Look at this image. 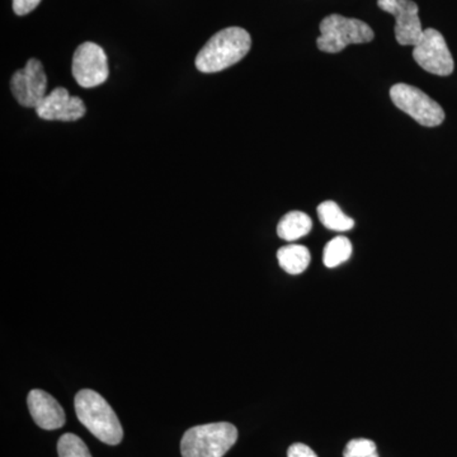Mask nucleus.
<instances>
[{
    "label": "nucleus",
    "mask_w": 457,
    "mask_h": 457,
    "mask_svg": "<svg viewBox=\"0 0 457 457\" xmlns=\"http://www.w3.org/2000/svg\"><path fill=\"white\" fill-rule=\"evenodd\" d=\"M251 35L240 27H228L213 35L196 57L201 73H219L236 65L249 53Z\"/></svg>",
    "instance_id": "nucleus-1"
},
{
    "label": "nucleus",
    "mask_w": 457,
    "mask_h": 457,
    "mask_svg": "<svg viewBox=\"0 0 457 457\" xmlns=\"http://www.w3.org/2000/svg\"><path fill=\"white\" fill-rule=\"evenodd\" d=\"M74 405L78 420L99 441L111 446L122 441L121 423L104 396L95 390L83 389L75 396Z\"/></svg>",
    "instance_id": "nucleus-2"
},
{
    "label": "nucleus",
    "mask_w": 457,
    "mask_h": 457,
    "mask_svg": "<svg viewBox=\"0 0 457 457\" xmlns=\"http://www.w3.org/2000/svg\"><path fill=\"white\" fill-rule=\"evenodd\" d=\"M237 440V427L228 422L192 427L180 441L182 457H222Z\"/></svg>",
    "instance_id": "nucleus-3"
},
{
    "label": "nucleus",
    "mask_w": 457,
    "mask_h": 457,
    "mask_svg": "<svg viewBox=\"0 0 457 457\" xmlns=\"http://www.w3.org/2000/svg\"><path fill=\"white\" fill-rule=\"evenodd\" d=\"M319 29V50L328 54L341 53L348 45L368 44L375 37V33L368 23L339 14H330L324 18Z\"/></svg>",
    "instance_id": "nucleus-4"
},
{
    "label": "nucleus",
    "mask_w": 457,
    "mask_h": 457,
    "mask_svg": "<svg viewBox=\"0 0 457 457\" xmlns=\"http://www.w3.org/2000/svg\"><path fill=\"white\" fill-rule=\"evenodd\" d=\"M390 98L399 110L426 128H436L445 121L444 108L416 87L395 84L390 89Z\"/></svg>",
    "instance_id": "nucleus-5"
},
{
    "label": "nucleus",
    "mask_w": 457,
    "mask_h": 457,
    "mask_svg": "<svg viewBox=\"0 0 457 457\" xmlns=\"http://www.w3.org/2000/svg\"><path fill=\"white\" fill-rule=\"evenodd\" d=\"M413 59L423 71L447 77L453 71L455 62L446 40L437 29H427L413 46Z\"/></svg>",
    "instance_id": "nucleus-6"
},
{
    "label": "nucleus",
    "mask_w": 457,
    "mask_h": 457,
    "mask_svg": "<svg viewBox=\"0 0 457 457\" xmlns=\"http://www.w3.org/2000/svg\"><path fill=\"white\" fill-rule=\"evenodd\" d=\"M108 74L107 55L95 42H84L73 56V75L83 88H95L106 82Z\"/></svg>",
    "instance_id": "nucleus-7"
},
{
    "label": "nucleus",
    "mask_w": 457,
    "mask_h": 457,
    "mask_svg": "<svg viewBox=\"0 0 457 457\" xmlns=\"http://www.w3.org/2000/svg\"><path fill=\"white\" fill-rule=\"evenodd\" d=\"M11 89L21 106L36 110L47 96V78L41 62L37 59L29 60L25 68L12 77Z\"/></svg>",
    "instance_id": "nucleus-8"
},
{
    "label": "nucleus",
    "mask_w": 457,
    "mask_h": 457,
    "mask_svg": "<svg viewBox=\"0 0 457 457\" xmlns=\"http://www.w3.org/2000/svg\"><path fill=\"white\" fill-rule=\"evenodd\" d=\"M378 8L395 17V37L403 46H414L422 37L418 5L411 0H378Z\"/></svg>",
    "instance_id": "nucleus-9"
},
{
    "label": "nucleus",
    "mask_w": 457,
    "mask_h": 457,
    "mask_svg": "<svg viewBox=\"0 0 457 457\" xmlns=\"http://www.w3.org/2000/svg\"><path fill=\"white\" fill-rule=\"evenodd\" d=\"M36 112L46 121L71 122L82 119L87 110L82 99L71 97L65 88H56L42 99Z\"/></svg>",
    "instance_id": "nucleus-10"
},
{
    "label": "nucleus",
    "mask_w": 457,
    "mask_h": 457,
    "mask_svg": "<svg viewBox=\"0 0 457 457\" xmlns=\"http://www.w3.org/2000/svg\"><path fill=\"white\" fill-rule=\"evenodd\" d=\"M29 413L36 425L46 431L62 428L65 425L64 409L49 393L40 389H33L27 398Z\"/></svg>",
    "instance_id": "nucleus-11"
},
{
    "label": "nucleus",
    "mask_w": 457,
    "mask_h": 457,
    "mask_svg": "<svg viewBox=\"0 0 457 457\" xmlns=\"http://www.w3.org/2000/svg\"><path fill=\"white\" fill-rule=\"evenodd\" d=\"M278 260L285 272L290 275H300L311 264L312 255L306 246L290 245L278 249Z\"/></svg>",
    "instance_id": "nucleus-12"
},
{
    "label": "nucleus",
    "mask_w": 457,
    "mask_h": 457,
    "mask_svg": "<svg viewBox=\"0 0 457 457\" xmlns=\"http://www.w3.org/2000/svg\"><path fill=\"white\" fill-rule=\"evenodd\" d=\"M312 221L311 216L302 212L286 213L278 222V234L286 242H295L311 233Z\"/></svg>",
    "instance_id": "nucleus-13"
},
{
    "label": "nucleus",
    "mask_w": 457,
    "mask_h": 457,
    "mask_svg": "<svg viewBox=\"0 0 457 457\" xmlns=\"http://www.w3.org/2000/svg\"><path fill=\"white\" fill-rule=\"evenodd\" d=\"M319 220L327 228L333 231H348L354 227L353 219L345 215L335 201H326L318 206Z\"/></svg>",
    "instance_id": "nucleus-14"
},
{
    "label": "nucleus",
    "mask_w": 457,
    "mask_h": 457,
    "mask_svg": "<svg viewBox=\"0 0 457 457\" xmlns=\"http://www.w3.org/2000/svg\"><path fill=\"white\" fill-rule=\"evenodd\" d=\"M352 243L345 237H336L335 239L328 242L324 248L323 262L328 269H335L339 264L350 260L352 255Z\"/></svg>",
    "instance_id": "nucleus-15"
},
{
    "label": "nucleus",
    "mask_w": 457,
    "mask_h": 457,
    "mask_svg": "<svg viewBox=\"0 0 457 457\" xmlns=\"http://www.w3.org/2000/svg\"><path fill=\"white\" fill-rule=\"evenodd\" d=\"M57 453L59 457H92L82 438L73 433H65L60 437L57 442Z\"/></svg>",
    "instance_id": "nucleus-16"
},
{
    "label": "nucleus",
    "mask_w": 457,
    "mask_h": 457,
    "mask_svg": "<svg viewBox=\"0 0 457 457\" xmlns=\"http://www.w3.org/2000/svg\"><path fill=\"white\" fill-rule=\"evenodd\" d=\"M343 457H378L374 441L368 438L351 440L343 451Z\"/></svg>",
    "instance_id": "nucleus-17"
},
{
    "label": "nucleus",
    "mask_w": 457,
    "mask_h": 457,
    "mask_svg": "<svg viewBox=\"0 0 457 457\" xmlns=\"http://www.w3.org/2000/svg\"><path fill=\"white\" fill-rule=\"evenodd\" d=\"M41 0H13V11L18 16H26L38 7Z\"/></svg>",
    "instance_id": "nucleus-18"
},
{
    "label": "nucleus",
    "mask_w": 457,
    "mask_h": 457,
    "mask_svg": "<svg viewBox=\"0 0 457 457\" xmlns=\"http://www.w3.org/2000/svg\"><path fill=\"white\" fill-rule=\"evenodd\" d=\"M287 457H318V455L306 445L294 444L287 451Z\"/></svg>",
    "instance_id": "nucleus-19"
}]
</instances>
